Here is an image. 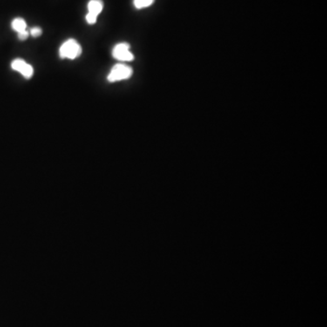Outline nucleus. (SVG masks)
<instances>
[{
    "mask_svg": "<svg viewBox=\"0 0 327 327\" xmlns=\"http://www.w3.org/2000/svg\"><path fill=\"white\" fill-rule=\"evenodd\" d=\"M82 53L80 45L75 39H69L64 42L59 49V55L62 58L76 59Z\"/></svg>",
    "mask_w": 327,
    "mask_h": 327,
    "instance_id": "1",
    "label": "nucleus"
},
{
    "mask_svg": "<svg viewBox=\"0 0 327 327\" xmlns=\"http://www.w3.org/2000/svg\"><path fill=\"white\" fill-rule=\"evenodd\" d=\"M133 75V69L130 68L129 66L125 64H117L114 66L113 69L107 76V80L111 83L118 82V81L125 80L132 77Z\"/></svg>",
    "mask_w": 327,
    "mask_h": 327,
    "instance_id": "2",
    "label": "nucleus"
},
{
    "mask_svg": "<svg viewBox=\"0 0 327 327\" xmlns=\"http://www.w3.org/2000/svg\"><path fill=\"white\" fill-rule=\"evenodd\" d=\"M113 57L122 62H130L134 60V55L130 52V46L127 43H119L116 45L112 51Z\"/></svg>",
    "mask_w": 327,
    "mask_h": 327,
    "instance_id": "3",
    "label": "nucleus"
},
{
    "mask_svg": "<svg viewBox=\"0 0 327 327\" xmlns=\"http://www.w3.org/2000/svg\"><path fill=\"white\" fill-rule=\"evenodd\" d=\"M11 68L15 71L20 73L23 77L28 78V79L33 77L34 69H33L32 66L29 64V63H27L23 59L16 58L15 60H13L12 63H11Z\"/></svg>",
    "mask_w": 327,
    "mask_h": 327,
    "instance_id": "4",
    "label": "nucleus"
},
{
    "mask_svg": "<svg viewBox=\"0 0 327 327\" xmlns=\"http://www.w3.org/2000/svg\"><path fill=\"white\" fill-rule=\"evenodd\" d=\"M103 8H104V3L102 0H90L88 5L89 14L97 17L102 12Z\"/></svg>",
    "mask_w": 327,
    "mask_h": 327,
    "instance_id": "5",
    "label": "nucleus"
},
{
    "mask_svg": "<svg viewBox=\"0 0 327 327\" xmlns=\"http://www.w3.org/2000/svg\"><path fill=\"white\" fill-rule=\"evenodd\" d=\"M11 27H12L13 30H15L16 32L18 33L23 32L27 30V23L23 18L21 17H16L11 23Z\"/></svg>",
    "mask_w": 327,
    "mask_h": 327,
    "instance_id": "6",
    "label": "nucleus"
},
{
    "mask_svg": "<svg viewBox=\"0 0 327 327\" xmlns=\"http://www.w3.org/2000/svg\"><path fill=\"white\" fill-rule=\"evenodd\" d=\"M155 0H134V6L137 9H143L152 6Z\"/></svg>",
    "mask_w": 327,
    "mask_h": 327,
    "instance_id": "7",
    "label": "nucleus"
},
{
    "mask_svg": "<svg viewBox=\"0 0 327 327\" xmlns=\"http://www.w3.org/2000/svg\"><path fill=\"white\" fill-rule=\"evenodd\" d=\"M41 34H42V29H41L40 28H38V27L32 28L31 30H30V35H31L33 37H38V36H41Z\"/></svg>",
    "mask_w": 327,
    "mask_h": 327,
    "instance_id": "8",
    "label": "nucleus"
},
{
    "mask_svg": "<svg viewBox=\"0 0 327 327\" xmlns=\"http://www.w3.org/2000/svg\"><path fill=\"white\" fill-rule=\"evenodd\" d=\"M85 20L89 23V25H94L97 23V16H93V15H90V14H86L85 16Z\"/></svg>",
    "mask_w": 327,
    "mask_h": 327,
    "instance_id": "9",
    "label": "nucleus"
},
{
    "mask_svg": "<svg viewBox=\"0 0 327 327\" xmlns=\"http://www.w3.org/2000/svg\"><path fill=\"white\" fill-rule=\"evenodd\" d=\"M29 33L26 30V31H23V32L18 33V38L20 39V40L24 41L29 37Z\"/></svg>",
    "mask_w": 327,
    "mask_h": 327,
    "instance_id": "10",
    "label": "nucleus"
}]
</instances>
